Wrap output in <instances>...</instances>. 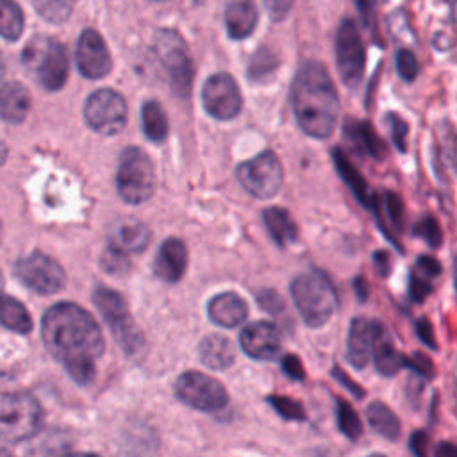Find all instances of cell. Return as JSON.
<instances>
[{
  "mask_svg": "<svg viewBox=\"0 0 457 457\" xmlns=\"http://www.w3.org/2000/svg\"><path fill=\"white\" fill-rule=\"evenodd\" d=\"M48 352L79 384L95 378V361L104 353V336L93 316L75 303H55L41 323Z\"/></svg>",
  "mask_w": 457,
  "mask_h": 457,
  "instance_id": "6da1fadb",
  "label": "cell"
},
{
  "mask_svg": "<svg viewBox=\"0 0 457 457\" xmlns=\"http://www.w3.org/2000/svg\"><path fill=\"white\" fill-rule=\"evenodd\" d=\"M291 105L300 129L316 139H327L339 121V95L325 66L307 61L291 84Z\"/></svg>",
  "mask_w": 457,
  "mask_h": 457,
  "instance_id": "7a4b0ae2",
  "label": "cell"
},
{
  "mask_svg": "<svg viewBox=\"0 0 457 457\" xmlns=\"http://www.w3.org/2000/svg\"><path fill=\"white\" fill-rule=\"evenodd\" d=\"M291 296L303 321L314 328L325 325L337 307L336 291L320 271L298 275L291 282Z\"/></svg>",
  "mask_w": 457,
  "mask_h": 457,
  "instance_id": "3957f363",
  "label": "cell"
},
{
  "mask_svg": "<svg viewBox=\"0 0 457 457\" xmlns=\"http://www.w3.org/2000/svg\"><path fill=\"white\" fill-rule=\"evenodd\" d=\"M43 423L39 402L25 393L12 391L0 395V439L20 443L32 437Z\"/></svg>",
  "mask_w": 457,
  "mask_h": 457,
  "instance_id": "277c9868",
  "label": "cell"
},
{
  "mask_svg": "<svg viewBox=\"0 0 457 457\" xmlns=\"http://www.w3.org/2000/svg\"><path fill=\"white\" fill-rule=\"evenodd\" d=\"M116 182L123 200L130 204H141L148 200L155 186V175L150 157L141 148L129 146L121 154Z\"/></svg>",
  "mask_w": 457,
  "mask_h": 457,
  "instance_id": "5b68a950",
  "label": "cell"
},
{
  "mask_svg": "<svg viewBox=\"0 0 457 457\" xmlns=\"http://www.w3.org/2000/svg\"><path fill=\"white\" fill-rule=\"evenodd\" d=\"M25 62L32 66L41 86L48 91H57L64 86L68 75V57L64 46L54 39H32L23 55Z\"/></svg>",
  "mask_w": 457,
  "mask_h": 457,
  "instance_id": "8992f818",
  "label": "cell"
},
{
  "mask_svg": "<svg viewBox=\"0 0 457 457\" xmlns=\"http://www.w3.org/2000/svg\"><path fill=\"white\" fill-rule=\"evenodd\" d=\"M93 302L102 312L104 320L109 323L112 336L123 346V350L129 353L137 352L143 345V336L137 330L125 300L116 291L98 287L93 295Z\"/></svg>",
  "mask_w": 457,
  "mask_h": 457,
  "instance_id": "52a82bcc",
  "label": "cell"
},
{
  "mask_svg": "<svg viewBox=\"0 0 457 457\" xmlns=\"http://www.w3.org/2000/svg\"><path fill=\"white\" fill-rule=\"evenodd\" d=\"M336 64L343 82L355 89L366 68V50L353 20L345 18L336 32Z\"/></svg>",
  "mask_w": 457,
  "mask_h": 457,
  "instance_id": "ba28073f",
  "label": "cell"
},
{
  "mask_svg": "<svg viewBox=\"0 0 457 457\" xmlns=\"http://www.w3.org/2000/svg\"><path fill=\"white\" fill-rule=\"evenodd\" d=\"M237 177L250 195L264 200L277 195L282 186L284 171L278 157L271 150H266L243 162L237 170Z\"/></svg>",
  "mask_w": 457,
  "mask_h": 457,
  "instance_id": "9c48e42d",
  "label": "cell"
},
{
  "mask_svg": "<svg viewBox=\"0 0 457 457\" xmlns=\"http://www.w3.org/2000/svg\"><path fill=\"white\" fill-rule=\"evenodd\" d=\"M179 400L198 411H220L228 396L225 387L212 377L200 371H187L175 382Z\"/></svg>",
  "mask_w": 457,
  "mask_h": 457,
  "instance_id": "30bf717a",
  "label": "cell"
},
{
  "mask_svg": "<svg viewBox=\"0 0 457 457\" xmlns=\"http://www.w3.org/2000/svg\"><path fill=\"white\" fill-rule=\"evenodd\" d=\"M16 275L29 289L41 295H54L61 291L66 282L61 264L41 252H34L18 261Z\"/></svg>",
  "mask_w": 457,
  "mask_h": 457,
  "instance_id": "8fae6325",
  "label": "cell"
},
{
  "mask_svg": "<svg viewBox=\"0 0 457 457\" xmlns=\"http://www.w3.org/2000/svg\"><path fill=\"white\" fill-rule=\"evenodd\" d=\"M84 114L93 130L112 136L125 127L127 104L116 91L98 89L87 98Z\"/></svg>",
  "mask_w": 457,
  "mask_h": 457,
  "instance_id": "7c38bea8",
  "label": "cell"
},
{
  "mask_svg": "<svg viewBox=\"0 0 457 457\" xmlns=\"http://www.w3.org/2000/svg\"><path fill=\"white\" fill-rule=\"evenodd\" d=\"M157 54L170 71L173 91L180 96H187L193 80V61L182 37L164 30L157 39Z\"/></svg>",
  "mask_w": 457,
  "mask_h": 457,
  "instance_id": "4fadbf2b",
  "label": "cell"
},
{
  "mask_svg": "<svg viewBox=\"0 0 457 457\" xmlns=\"http://www.w3.org/2000/svg\"><path fill=\"white\" fill-rule=\"evenodd\" d=\"M205 111L218 120H230L241 111V93L234 79L227 73L212 75L202 93Z\"/></svg>",
  "mask_w": 457,
  "mask_h": 457,
  "instance_id": "5bb4252c",
  "label": "cell"
},
{
  "mask_svg": "<svg viewBox=\"0 0 457 457\" xmlns=\"http://www.w3.org/2000/svg\"><path fill=\"white\" fill-rule=\"evenodd\" d=\"M77 64L84 77L102 79L111 70V55L102 36L87 29L82 32L77 45Z\"/></svg>",
  "mask_w": 457,
  "mask_h": 457,
  "instance_id": "9a60e30c",
  "label": "cell"
},
{
  "mask_svg": "<svg viewBox=\"0 0 457 457\" xmlns=\"http://www.w3.org/2000/svg\"><path fill=\"white\" fill-rule=\"evenodd\" d=\"M239 339L243 350L253 359L271 361L280 353V334L270 321L250 323L243 328Z\"/></svg>",
  "mask_w": 457,
  "mask_h": 457,
  "instance_id": "2e32d148",
  "label": "cell"
},
{
  "mask_svg": "<svg viewBox=\"0 0 457 457\" xmlns=\"http://www.w3.org/2000/svg\"><path fill=\"white\" fill-rule=\"evenodd\" d=\"M370 209L373 211L382 232L396 245L395 234L402 232L405 223V209L402 198L393 191H380L373 195Z\"/></svg>",
  "mask_w": 457,
  "mask_h": 457,
  "instance_id": "e0dca14e",
  "label": "cell"
},
{
  "mask_svg": "<svg viewBox=\"0 0 457 457\" xmlns=\"http://www.w3.org/2000/svg\"><path fill=\"white\" fill-rule=\"evenodd\" d=\"M373 355V321L353 318L346 339V359L353 368L368 366Z\"/></svg>",
  "mask_w": 457,
  "mask_h": 457,
  "instance_id": "ac0fdd59",
  "label": "cell"
},
{
  "mask_svg": "<svg viewBox=\"0 0 457 457\" xmlns=\"http://www.w3.org/2000/svg\"><path fill=\"white\" fill-rule=\"evenodd\" d=\"M186 264H187L186 245L180 239L171 237L161 245L155 257L154 270L159 278L166 282H177L184 275Z\"/></svg>",
  "mask_w": 457,
  "mask_h": 457,
  "instance_id": "d6986e66",
  "label": "cell"
},
{
  "mask_svg": "<svg viewBox=\"0 0 457 457\" xmlns=\"http://www.w3.org/2000/svg\"><path fill=\"white\" fill-rule=\"evenodd\" d=\"M373 364L380 375L391 377L402 366H405V357L393 346L391 339L382 323L373 321Z\"/></svg>",
  "mask_w": 457,
  "mask_h": 457,
  "instance_id": "ffe728a7",
  "label": "cell"
},
{
  "mask_svg": "<svg viewBox=\"0 0 457 457\" xmlns=\"http://www.w3.org/2000/svg\"><path fill=\"white\" fill-rule=\"evenodd\" d=\"M30 109V95L20 82H5L0 87V116L9 123H21Z\"/></svg>",
  "mask_w": 457,
  "mask_h": 457,
  "instance_id": "44dd1931",
  "label": "cell"
},
{
  "mask_svg": "<svg viewBox=\"0 0 457 457\" xmlns=\"http://www.w3.org/2000/svg\"><path fill=\"white\" fill-rule=\"evenodd\" d=\"M209 318L221 327H236L246 318V303L234 293H221L209 302Z\"/></svg>",
  "mask_w": 457,
  "mask_h": 457,
  "instance_id": "7402d4cb",
  "label": "cell"
},
{
  "mask_svg": "<svg viewBox=\"0 0 457 457\" xmlns=\"http://www.w3.org/2000/svg\"><path fill=\"white\" fill-rule=\"evenodd\" d=\"M345 136L348 143L361 154H368L375 159H382L386 154V146L382 139L377 136L375 129L368 121H355L352 118L346 120Z\"/></svg>",
  "mask_w": 457,
  "mask_h": 457,
  "instance_id": "603a6c76",
  "label": "cell"
},
{
  "mask_svg": "<svg viewBox=\"0 0 457 457\" xmlns=\"http://www.w3.org/2000/svg\"><path fill=\"white\" fill-rule=\"evenodd\" d=\"M150 241L148 228L137 220L120 221L111 232V245L114 250L127 252H141Z\"/></svg>",
  "mask_w": 457,
  "mask_h": 457,
  "instance_id": "cb8c5ba5",
  "label": "cell"
},
{
  "mask_svg": "<svg viewBox=\"0 0 457 457\" xmlns=\"http://www.w3.org/2000/svg\"><path fill=\"white\" fill-rule=\"evenodd\" d=\"M332 161H334V166H336L341 180L348 186V189L353 193L357 202H361L364 207L370 209L373 195H371L370 186L366 184L364 177L361 175V171L352 164V161L346 157V154L341 148L332 150Z\"/></svg>",
  "mask_w": 457,
  "mask_h": 457,
  "instance_id": "d4e9b609",
  "label": "cell"
},
{
  "mask_svg": "<svg viewBox=\"0 0 457 457\" xmlns=\"http://www.w3.org/2000/svg\"><path fill=\"white\" fill-rule=\"evenodd\" d=\"M257 7L252 0L232 2L225 12V23L230 37L243 39L250 36L257 25Z\"/></svg>",
  "mask_w": 457,
  "mask_h": 457,
  "instance_id": "484cf974",
  "label": "cell"
},
{
  "mask_svg": "<svg viewBox=\"0 0 457 457\" xmlns=\"http://www.w3.org/2000/svg\"><path fill=\"white\" fill-rule=\"evenodd\" d=\"M200 357H202V362L211 370L228 368L236 359L234 345L225 336H220V334L207 336L200 343Z\"/></svg>",
  "mask_w": 457,
  "mask_h": 457,
  "instance_id": "4316f807",
  "label": "cell"
},
{
  "mask_svg": "<svg viewBox=\"0 0 457 457\" xmlns=\"http://www.w3.org/2000/svg\"><path fill=\"white\" fill-rule=\"evenodd\" d=\"M264 225L271 237L280 245L286 246L293 243L298 236V228L291 214L282 207H270L264 211Z\"/></svg>",
  "mask_w": 457,
  "mask_h": 457,
  "instance_id": "83f0119b",
  "label": "cell"
},
{
  "mask_svg": "<svg viewBox=\"0 0 457 457\" xmlns=\"http://www.w3.org/2000/svg\"><path fill=\"white\" fill-rule=\"evenodd\" d=\"M366 418L378 436L389 441H396L400 437V420L386 403L371 402L366 407Z\"/></svg>",
  "mask_w": 457,
  "mask_h": 457,
  "instance_id": "f1b7e54d",
  "label": "cell"
},
{
  "mask_svg": "<svg viewBox=\"0 0 457 457\" xmlns=\"http://www.w3.org/2000/svg\"><path fill=\"white\" fill-rule=\"evenodd\" d=\"M0 323L21 334L30 332L32 328V318L29 311L12 296H0Z\"/></svg>",
  "mask_w": 457,
  "mask_h": 457,
  "instance_id": "f546056e",
  "label": "cell"
},
{
  "mask_svg": "<svg viewBox=\"0 0 457 457\" xmlns=\"http://www.w3.org/2000/svg\"><path fill=\"white\" fill-rule=\"evenodd\" d=\"M141 120H143V130L148 139L161 141L166 137L168 120H166V114H164L162 107L159 105V102H155V100L145 102Z\"/></svg>",
  "mask_w": 457,
  "mask_h": 457,
  "instance_id": "4dcf8cb0",
  "label": "cell"
},
{
  "mask_svg": "<svg viewBox=\"0 0 457 457\" xmlns=\"http://www.w3.org/2000/svg\"><path fill=\"white\" fill-rule=\"evenodd\" d=\"M23 32V12L14 0H0V36L16 41Z\"/></svg>",
  "mask_w": 457,
  "mask_h": 457,
  "instance_id": "1f68e13d",
  "label": "cell"
},
{
  "mask_svg": "<svg viewBox=\"0 0 457 457\" xmlns=\"http://www.w3.org/2000/svg\"><path fill=\"white\" fill-rule=\"evenodd\" d=\"M34 5L45 20L52 23H61L71 14L73 0H34Z\"/></svg>",
  "mask_w": 457,
  "mask_h": 457,
  "instance_id": "d6a6232c",
  "label": "cell"
},
{
  "mask_svg": "<svg viewBox=\"0 0 457 457\" xmlns=\"http://www.w3.org/2000/svg\"><path fill=\"white\" fill-rule=\"evenodd\" d=\"M337 425H339V430L348 439H357L362 434L361 420H359L357 412L345 400H337Z\"/></svg>",
  "mask_w": 457,
  "mask_h": 457,
  "instance_id": "836d02e7",
  "label": "cell"
},
{
  "mask_svg": "<svg viewBox=\"0 0 457 457\" xmlns=\"http://www.w3.org/2000/svg\"><path fill=\"white\" fill-rule=\"evenodd\" d=\"M418 237H421L430 248H439L443 243V232L441 227L437 223V220L432 214H427L420 220V223L416 225Z\"/></svg>",
  "mask_w": 457,
  "mask_h": 457,
  "instance_id": "e575fe53",
  "label": "cell"
},
{
  "mask_svg": "<svg viewBox=\"0 0 457 457\" xmlns=\"http://www.w3.org/2000/svg\"><path fill=\"white\" fill-rule=\"evenodd\" d=\"M395 64H396V71L398 75L405 80V82H412L418 77V61L414 57V54L409 48H400L395 55Z\"/></svg>",
  "mask_w": 457,
  "mask_h": 457,
  "instance_id": "d590c367",
  "label": "cell"
},
{
  "mask_svg": "<svg viewBox=\"0 0 457 457\" xmlns=\"http://www.w3.org/2000/svg\"><path fill=\"white\" fill-rule=\"evenodd\" d=\"M386 121L389 125V132H391V137H393V143L396 145V148L400 152H405L407 150V123L402 116L395 114V112H387L386 114Z\"/></svg>",
  "mask_w": 457,
  "mask_h": 457,
  "instance_id": "8d00e7d4",
  "label": "cell"
},
{
  "mask_svg": "<svg viewBox=\"0 0 457 457\" xmlns=\"http://www.w3.org/2000/svg\"><path fill=\"white\" fill-rule=\"evenodd\" d=\"M270 403L277 409V412L287 420H303V407L296 400L286 396H271Z\"/></svg>",
  "mask_w": 457,
  "mask_h": 457,
  "instance_id": "74e56055",
  "label": "cell"
},
{
  "mask_svg": "<svg viewBox=\"0 0 457 457\" xmlns=\"http://www.w3.org/2000/svg\"><path fill=\"white\" fill-rule=\"evenodd\" d=\"M430 277H427L425 273L418 271L416 268L411 273V280H409V295L414 302H423L427 298V295L430 293Z\"/></svg>",
  "mask_w": 457,
  "mask_h": 457,
  "instance_id": "f35d334b",
  "label": "cell"
},
{
  "mask_svg": "<svg viewBox=\"0 0 457 457\" xmlns=\"http://www.w3.org/2000/svg\"><path fill=\"white\" fill-rule=\"evenodd\" d=\"M355 7L362 25L371 30L377 20V0H355Z\"/></svg>",
  "mask_w": 457,
  "mask_h": 457,
  "instance_id": "ab89813d",
  "label": "cell"
},
{
  "mask_svg": "<svg viewBox=\"0 0 457 457\" xmlns=\"http://www.w3.org/2000/svg\"><path fill=\"white\" fill-rule=\"evenodd\" d=\"M405 366H409L412 371L423 375L425 378H430L434 375V364L432 361L423 353H414L412 357L405 359Z\"/></svg>",
  "mask_w": 457,
  "mask_h": 457,
  "instance_id": "60d3db41",
  "label": "cell"
},
{
  "mask_svg": "<svg viewBox=\"0 0 457 457\" xmlns=\"http://www.w3.org/2000/svg\"><path fill=\"white\" fill-rule=\"evenodd\" d=\"M262 2H264V7H266L270 18L275 21L284 20L295 4V0H262Z\"/></svg>",
  "mask_w": 457,
  "mask_h": 457,
  "instance_id": "b9f144b4",
  "label": "cell"
},
{
  "mask_svg": "<svg viewBox=\"0 0 457 457\" xmlns=\"http://www.w3.org/2000/svg\"><path fill=\"white\" fill-rule=\"evenodd\" d=\"M414 268H416L418 271L428 275L430 278H436V277L441 273V264L437 262V259L428 257V255H420Z\"/></svg>",
  "mask_w": 457,
  "mask_h": 457,
  "instance_id": "7bdbcfd3",
  "label": "cell"
},
{
  "mask_svg": "<svg viewBox=\"0 0 457 457\" xmlns=\"http://www.w3.org/2000/svg\"><path fill=\"white\" fill-rule=\"evenodd\" d=\"M411 450L416 457H428V436L420 430L411 436Z\"/></svg>",
  "mask_w": 457,
  "mask_h": 457,
  "instance_id": "ee69618b",
  "label": "cell"
},
{
  "mask_svg": "<svg viewBox=\"0 0 457 457\" xmlns=\"http://www.w3.org/2000/svg\"><path fill=\"white\" fill-rule=\"evenodd\" d=\"M282 368L295 380H302L305 377L303 366H302V362H300V359L296 355H286L284 361H282Z\"/></svg>",
  "mask_w": 457,
  "mask_h": 457,
  "instance_id": "f6af8a7d",
  "label": "cell"
},
{
  "mask_svg": "<svg viewBox=\"0 0 457 457\" xmlns=\"http://www.w3.org/2000/svg\"><path fill=\"white\" fill-rule=\"evenodd\" d=\"M259 302H261V305H262L266 311H270V312H278V311L284 309V302H282V298H280L275 291H264V293H261V295H259Z\"/></svg>",
  "mask_w": 457,
  "mask_h": 457,
  "instance_id": "bcb514c9",
  "label": "cell"
},
{
  "mask_svg": "<svg viewBox=\"0 0 457 457\" xmlns=\"http://www.w3.org/2000/svg\"><path fill=\"white\" fill-rule=\"evenodd\" d=\"M416 330H418V337H420L427 346L436 348V336H434V328H432V325H430L428 320H425V318L418 320Z\"/></svg>",
  "mask_w": 457,
  "mask_h": 457,
  "instance_id": "7dc6e473",
  "label": "cell"
},
{
  "mask_svg": "<svg viewBox=\"0 0 457 457\" xmlns=\"http://www.w3.org/2000/svg\"><path fill=\"white\" fill-rule=\"evenodd\" d=\"M434 457H457V445L450 441L439 443L434 450Z\"/></svg>",
  "mask_w": 457,
  "mask_h": 457,
  "instance_id": "c3c4849f",
  "label": "cell"
},
{
  "mask_svg": "<svg viewBox=\"0 0 457 457\" xmlns=\"http://www.w3.org/2000/svg\"><path fill=\"white\" fill-rule=\"evenodd\" d=\"M373 261H375V266H377L378 273H380L382 277H386V275L389 273V268H391V264H389V255H387L386 252H377V253L373 255Z\"/></svg>",
  "mask_w": 457,
  "mask_h": 457,
  "instance_id": "681fc988",
  "label": "cell"
},
{
  "mask_svg": "<svg viewBox=\"0 0 457 457\" xmlns=\"http://www.w3.org/2000/svg\"><path fill=\"white\" fill-rule=\"evenodd\" d=\"M334 375H336V377H337V380H339V382H343V384H345V386H346L353 395H357V396H362V395H364V391L359 387V384L352 382V380H350L345 373H341L337 368L334 370Z\"/></svg>",
  "mask_w": 457,
  "mask_h": 457,
  "instance_id": "f907efd6",
  "label": "cell"
},
{
  "mask_svg": "<svg viewBox=\"0 0 457 457\" xmlns=\"http://www.w3.org/2000/svg\"><path fill=\"white\" fill-rule=\"evenodd\" d=\"M355 291L359 293V296L361 298H364L366 296V287H364V280L359 277L357 280H355Z\"/></svg>",
  "mask_w": 457,
  "mask_h": 457,
  "instance_id": "816d5d0a",
  "label": "cell"
},
{
  "mask_svg": "<svg viewBox=\"0 0 457 457\" xmlns=\"http://www.w3.org/2000/svg\"><path fill=\"white\" fill-rule=\"evenodd\" d=\"M453 284H455V295H457V257L453 259Z\"/></svg>",
  "mask_w": 457,
  "mask_h": 457,
  "instance_id": "f5cc1de1",
  "label": "cell"
},
{
  "mask_svg": "<svg viewBox=\"0 0 457 457\" xmlns=\"http://www.w3.org/2000/svg\"><path fill=\"white\" fill-rule=\"evenodd\" d=\"M452 16L457 21V0H452Z\"/></svg>",
  "mask_w": 457,
  "mask_h": 457,
  "instance_id": "db71d44e",
  "label": "cell"
},
{
  "mask_svg": "<svg viewBox=\"0 0 457 457\" xmlns=\"http://www.w3.org/2000/svg\"><path fill=\"white\" fill-rule=\"evenodd\" d=\"M64 457H98L93 453H71V455H64Z\"/></svg>",
  "mask_w": 457,
  "mask_h": 457,
  "instance_id": "11a10c76",
  "label": "cell"
},
{
  "mask_svg": "<svg viewBox=\"0 0 457 457\" xmlns=\"http://www.w3.org/2000/svg\"><path fill=\"white\" fill-rule=\"evenodd\" d=\"M0 457H12V453H11V452H7L5 448H2V446H0Z\"/></svg>",
  "mask_w": 457,
  "mask_h": 457,
  "instance_id": "9f6ffc18",
  "label": "cell"
},
{
  "mask_svg": "<svg viewBox=\"0 0 457 457\" xmlns=\"http://www.w3.org/2000/svg\"><path fill=\"white\" fill-rule=\"evenodd\" d=\"M2 75H4V64H2V59H0V79H2Z\"/></svg>",
  "mask_w": 457,
  "mask_h": 457,
  "instance_id": "6f0895ef",
  "label": "cell"
},
{
  "mask_svg": "<svg viewBox=\"0 0 457 457\" xmlns=\"http://www.w3.org/2000/svg\"><path fill=\"white\" fill-rule=\"evenodd\" d=\"M2 287H4V278H2V273H0V293H2Z\"/></svg>",
  "mask_w": 457,
  "mask_h": 457,
  "instance_id": "680465c9",
  "label": "cell"
},
{
  "mask_svg": "<svg viewBox=\"0 0 457 457\" xmlns=\"http://www.w3.org/2000/svg\"><path fill=\"white\" fill-rule=\"evenodd\" d=\"M368 457H386V455H382V453H373V455H368Z\"/></svg>",
  "mask_w": 457,
  "mask_h": 457,
  "instance_id": "91938a15",
  "label": "cell"
},
{
  "mask_svg": "<svg viewBox=\"0 0 457 457\" xmlns=\"http://www.w3.org/2000/svg\"><path fill=\"white\" fill-rule=\"evenodd\" d=\"M0 239H2V223H0Z\"/></svg>",
  "mask_w": 457,
  "mask_h": 457,
  "instance_id": "94428289",
  "label": "cell"
}]
</instances>
